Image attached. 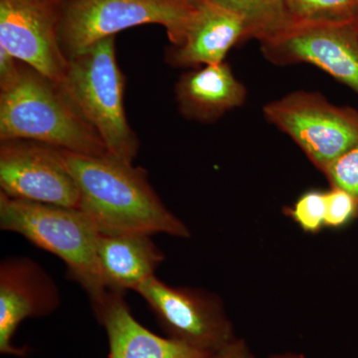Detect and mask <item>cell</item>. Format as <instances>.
Returning a JSON list of instances; mask_svg holds the SVG:
<instances>
[{
	"mask_svg": "<svg viewBox=\"0 0 358 358\" xmlns=\"http://www.w3.org/2000/svg\"><path fill=\"white\" fill-rule=\"evenodd\" d=\"M59 86L96 129L108 154L133 162L140 141L124 109L126 77L117 63L115 36L69 59L64 82Z\"/></svg>",
	"mask_w": 358,
	"mask_h": 358,
	"instance_id": "obj_4",
	"label": "cell"
},
{
	"mask_svg": "<svg viewBox=\"0 0 358 358\" xmlns=\"http://www.w3.org/2000/svg\"><path fill=\"white\" fill-rule=\"evenodd\" d=\"M0 192L14 199L79 208V188L57 148L0 141Z\"/></svg>",
	"mask_w": 358,
	"mask_h": 358,
	"instance_id": "obj_10",
	"label": "cell"
},
{
	"mask_svg": "<svg viewBox=\"0 0 358 358\" xmlns=\"http://www.w3.org/2000/svg\"><path fill=\"white\" fill-rule=\"evenodd\" d=\"M66 0H0V47L57 85L69 59L60 42Z\"/></svg>",
	"mask_w": 358,
	"mask_h": 358,
	"instance_id": "obj_9",
	"label": "cell"
},
{
	"mask_svg": "<svg viewBox=\"0 0 358 358\" xmlns=\"http://www.w3.org/2000/svg\"><path fill=\"white\" fill-rule=\"evenodd\" d=\"M179 113L188 121L211 124L246 102L247 90L224 61L183 73L176 82Z\"/></svg>",
	"mask_w": 358,
	"mask_h": 358,
	"instance_id": "obj_14",
	"label": "cell"
},
{
	"mask_svg": "<svg viewBox=\"0 0 358 358\" xmlns=\"http://www.w3.org/2000/svg\"><path fill=\"white\" fill-rule=\"evenodd\" d=\"M21 62L0 47V87L6 86L17 75Z\"/></svg>",
	"mask_w": 358,
	"mask_h": 358,
	"instance_id": "obj_21",
	"label": "cell"
},
{
	"mask_svg": "<svg viewBox=\"0 0 358 358\" xmlns=\"http://www.w3.org/2000/svg\"><path fill=\"white\" fill-rule=\"evenodd\" d=\"M357 219V207L350 193L331 187L326 192V227L341 229Z\"/></svg>",
	"mask_w": 358,
	"mask_h": 358,
	"instance_id": "obj_20",
	"label": "cell"
},
{
	"mask_svg": "<svg viewBox=\"0 0 358 358\" xmlns=\"http://www.w3.org/2000/svg\"><path fill=\"white\" fill-rule=\"evenodd\" d=\"M248 39L246 25L237 14L205 0L186 29L182 43L171 46L166 61L173 67L199 68L224 62L228 52Z\"/></svg>",
	"mask_w": 358,
	"mask_h": 358,
	"instance_id": "obj_13",
	"label": "cell"
},
{
	"mask_svg": "<svg viewBox=\"0 0 358 358\" xmlns=\"http://www.w3.org/2000/svg\"><path fill=\"white\" fill-rule=\"evenodd\" d=\"M93 312L107 334L109 358H210L212 355L150 331L134 317L124 294L109 291Z\"/></svg>",
	"mask_w": 358,
	"mask_h": 358,
	"instance_id": "obj_12",
	"label": "cell"
},
{
	"mask_svg": "<svg viewBox=\"0 0 358 358\" xmlns=\"http://www.w3.org/2000/svg\"><path fill=\"white\" fill-rule=\"evenodd\" d=\"M263 114L322 173L358 145V110L334 105L315 92L296 91L282 96L266 103Z\"/></svg>",
	"mask_w": 358,
	"mask_h": 358,
	"instance_id": "obj_6",
	"label": "cell"
},
{
	"mask_svg": "<svg viewBox=\"0 0 358 358\" xmlns=\"http://www.w3.org/2000/svg\"><path fill=\"white\" fill-rule=\"evenodd\" d=\"M331 187L350 193L357 207L358 219V145L339 157L322 171Z\"/></svg>",
	"mask_w": 358,
	"mask_h": 358,
	"instance_id": "obj_19",
	"label": "cell"
},
{
	"mask_svg": "<svg viewBox=\"0 0 358 358\" xmlns=\"http://www.w3.org/2000/svg\"><path fill=\"white\" fill-rule=\"evenodd\" d=\"M287 214L305 232H320L326 227V192L308 190L299 197Z\"/></svg>",
	"mask_w": 358,
	"mask_h": 358,
	"instance_id": "obj_18",
	"label": "cell"
},
{
	"mask_svg": "<svg viewBox=\"0 0 358 358\" xmlns=\"http://www.w3.org/2000/svg\"><path fill=\"white\" fill-rule=\"evenodd\" d=\"M199 0H66L60 42L71 59L92 45L134 26L166 28L173 46L182 43Z\"/></svg>",
	"mask_w": 358,
	"mask_h": 358,
	"instance_id": "obj_5",
	"label": "cell"
},
{
	"mask_svg": "<svg viewBox=\"0 0 358 358\" xmlns=\"http://www.w3.org/2000/svg\"><path fill=\"white\" fill-rule=\"evenodd\" d=\"M286 6L298 22L350 23L358 17V0H286Z\"/></svg>",
	"mask_w": 358,
	"mask_h": 358,
	"instance_id": "obj_17",
	"label": "cell"
},
{
	"mask_svg": "<svg viewBox=\"0 0 358 358\" xmlns=\"http://www.w3.org/2000/svg\"><path fill=\"white\" fill-rule=\"evenodd\" d=\"M141 233L108 234L101 232L98 260L108 291L124 294L155 275L164 254L150 238Z\"/></svg>",
	"mask_w": 358,
	"mask_h": 358,
	"instance_id": "obj_15",
	"label": "cell"
},
{
	"mask_svg": "<svg viewBox=\"0 0 358 358\" xmlns=\"http://www.w3.org/2000/svg\"><path fill=\"white\" fill-rule=\"evenodd\" d=\"M61 152L79 188V209L101 232L190 237L189 228L167 209L145 169L109 154Z\"/></svg>",
	"mask_w": 358,
	"mask_h": 358,
	"instance_id": "obj_1",
	"label": "cell"
},
{
	"mask_svg": "<svg viewBox=\"0 0 358 358\" xmlns=\"http://www.w3.org/2000/svg\"><path fill=\"white\" fill-rule=\"evenodd\" d=\"M136 293L169 338L202 352H219L237 338L220 298L201 289L174 287L152 275Z\"/></svg>",
	"mask_w": 358,
	"mask_h": 358,
	"instance_id": "obj_7",
	"label": "cell"
},
{
	"mask_svg": "<svg viewBox=\"0 0 358 358\" xmlns=\"http://www.w3.org/2000/svg\"><path fill=\"white\" fill-rule=\"evenodd\" d=\"M0 229L57 256L67 267L68 277L88 294L92 308L105 300L98 260L101 231L79 208L14 199L0 192Z\"/></svg>",
	"mask_w": 358,
	"mask_h": 358,
	"instance_id": "obj_3",
	"label": "cell"
},
{
	"mask_svg": "<svg viewBox=\"0 0 358 358\" xmlns=\"http://www.w3.org/2000/svg\"><path fill=\"white\" fill-rule=\"evenodd\" d=\"M355 27H357V31H358V17L357 20L355 21Z\"/></svg>",
	"mask_w": 358,
	"mask_h": 358,
	"instance_id": "obj_24",
	"label": "cell"
},
{
	"mask_svg": "<svg viewBox=\"0 0 358 358\" xmlns=\"http://www.w3.org/2000/svg\"><path fill=\"white\" fill-rule=\"evenodd\" d=\"M268 358H307L303 355H298V353L294 352H282V353H275V355H270Z\"/></svg>",
	"mask_w": 358,
	"mask_h": 358,
	"instance_id": "obj_23",
	"label": "cell"
},
{
	"mask_svg": "<svg viewBox=\"0 0 358 358\" xmlns=\"http://www.w3.org/2000/svg\"><path fill=\"white\" fill-rule=\"evenodd\" d=\"M237 14L246 25L248 39L259 42L292 22L286 0H205Z\"/></svg>",
	"mask_w": 358,
	"mask_h": 358,
	"instance_id": "obj_16",
	"label": "cell"
},
{
	"mask_svg": "<svg viewBox=\"0 0 358 358\" xmlns=\"http://www.w3.org/2000/svg\"><path fill=\"white\" fill-rule=\"evenodd\" d=\"M261 52L278 66L310 64L358 94V31L355 22L293 21L260 41Z\"/></svg>",
	"mask_w": 358,
	"mask_h": 358,
	"instance_id": "obj_8",
	"label": "cell"
},
{
	"mask_svg": "<svg viewBox=\"0 0 358 358\" xmlns=\"http://www.w3.org/2000/svg\"><path fill=\"white\" fill-rule=\"evenodd\" d=\"M25 140L75 154H108L102 138L59 85L21 62L0 87V141Z\"/></svg>",
	"mask_w": 358,
	"mask_h": 358,
	"instance_id": "obj_2",
	"label": "cell"
},
{
	"mask_svg": "<svg viewBox=\"0 0 358 358\" xmlns=\"http://www.w3.org/2000/svg\"><path fill=\"white\" fill-rule=\"evenodd\" d=\"M56 282L28 257H10L0 264V353L26 357L27 348L14 345L23 320L51 315L60 307Z\"/></svg>",
	"mask_w": 358,
	"mask_h": 358,
	"instance_id": "obj_11",
	"label": "cell"
},
{
	"mask_svg": "<svg viewBox=\"0 0 358 358\" xmlns=\"http://www.w3.org/2000/svg\"><path fill=\"white\" fill-rule=\"evenodd\" d=\"M210 358H255V355L243 338H237L230 345L213 353Z\"/></svg>",
	"mask_w": 358,
	"mask_h": 358,
	"instance_id": "obj_22",
	"label": "cell"
}]
</instances>
